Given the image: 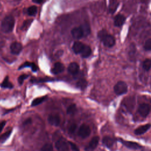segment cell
<instances>
[{
  "label": "cell",
  "mask_w": 151,
  "mask_h": 151,
  "mask_svg": "<svg viewBox=\"0 0 151 151\" xmlns=\"http://www.w3.org/2000/svg\"><path fill=\"white\" fill-rule=\"evenodd\" d=\"M11 132H12V130H10L6 132L3 134H2L0 136V143H4L9 137Z\"/></svg>",
  "instance_id": "obj_28"
},
{
  "label": "cell",
  "mask_w": 151,
  "mask_h": 151,
  "mask_svg": "<svg viewBox=\"0 0 151 151\" xmlns=\"http://www.w3.org/2000/svg\"><path fill=\"white\" fill-rule=\"evenodd\" d=\"M68 143L70 144V146L71 147V149H72L73 151H80V149L78 148V147L73 142H68Z\"/></svg>",
  "instance_id": "obj_35"
},
{
  "label": "cell",
  "mask_w": 151,
  "mask_h": 151,
  "mask_svg": "<svg viewBox=\"0 0 151 151\" xmlns=\"http://www.w3.org/2000/svg\"><path fill=\"white\" fill-rule=\"evenodd\" d=\"M119 4V2L117 1H111L110 2L109 10V12L111 14H113L117 9V8L118 7Z\"/></svg>",
  "instance_id": "obj_20"
},
{
  "label": "cell",
  "mask_w": 151,
  "mask_h": 151,
  "mask_svg": "<svg viewBox=\"0 0 151 151\" xmlns=\"http://www.w3.org/2000/svg\"><path fill=\"white\" fill-rule=\"evenodd\" d=\"M43 2H44L43 1H37V0H35V1H32V2L35 3V4H41V3H42Z\"/></svg>",
  "instance_id": "obj_38"
},
{
  "label": "cell",
  "mask_w": 151,
  "mask_h": 151,
  "mask_svg": "<svg viewBox=\"0 0 151 151\" xmlns=\"http://www.w3.org/2000/svg\"><path fill=\"white\" fill-rule=\"evenodd\" d=\"M142 67L145 71H149L151 68V59L147 58L143 62Z\"/></svg>",
  "instance_id": "obj_25"
},
{
  "label": "cell",
  "mask_w": 151,
  "mask_h": 151,
  "mask_svg": "<svg viewBox=\"0 0 151 151\" xmlns=\"http://www.w3.org/2000/svg\"><path fill=\"white\" fill-rule=\"evenodd\" d=\"M55 147L58 151H68V146L65 140L60 139L58 140L55 144Z\"/></svg>",
  "instance_id": "obj_6"
},
{
  "label": "cell",
  "mask_w": 151,
  "mask_h": 151,
  "mask_svg": "<svg viewBox=\"0 0 151 151\" xmlns=\"http://www.w3.org/2000/svg\"><path fill=\"white\" fill-rule=\"evenodd\" d=\"M139 114L143 117H146L150 111V106L147 103L140 104L138 108Z\"/></svg>",
  "instance_id": "obj_5"
},
{
  "label": "cell",
  "mask_w": 151,
  "mask_h": 151,
  "mask_svg": "<svg viewBox=\"0 0 151 151\" xmlns=\"http://www.w3.org/2000/svg\"><path fill=\"white\" fill-rule=\"evenodd\" d=\"M47 96H45L34 99L31 103V106H38V105L40 104L41 103H42V102H44L47 99Z\"/></svg>",
  "instance_id": "obj_22"
},
{
  "label": "cell",
  "mask_w": 151,
  "mask_h": 151,
  "mask_svg": "<svg viewBox=\"0 0 151 151\" xmlns=\"http://www.w3.org/2000/svg\"><path fill=\"white\" fill-rule=\"evenodd\" d=\"M48 123L55 126H58L60 124L61 119L58 114H51L48 117Z\"/></svg>",
  "instance_id": "obj_10"
},
{
  "label": "cell",
  "mask_w": 151,
  "mask_h": 151,
  "mask_svg": "<svg viewBox=\"0 0 151 151\" xmlns=\"http://www.w3.org/2000/svg\"><path fill=\"white\" fill-rule=\"evenodd\" d=\"M1 86L2 87V88H13L14 86H13V84L12 83H11L9 81V77L8 76H6L5 79L4 80L3 82L2 83Z\"/></svg>",
  "instance_id": "obj_21"
},
{
  "label": "cell",
  "mask_w": 151,
  "mask_h": 151,
  "mask_svg": "<svg viewBox=\"0 0 151 151\" xmlns=\"http://www.w3.org/2000/svg\"><path fill=\"white\" fill-rule=\"evenodd\" d=\"M144 48L147 51H151V38L146 40L144 44Z\"/></svg>",
  "instance_id": "obj_32"
},
{
  "label": "cell",
  "mask_w": 151,
  "mask_h": 151,
  "mask_svg": "<svg viewBox=\"0 0 151 151\" xmlns=\"http://www.w3.org/2000/svg\"><path fill=\"white\" fill-rule=\"evenodd\" d=\"M150 127H151L150 124H146L140 126L134 130V133L136 135L143 134L145 132H146L150 128Z\"/></svg>",
  "instance_id": "obj_13"
},
{
  "label": "cell",
  "mask_w": 151,
  "mask_h": 151,
  "mask_svg": "<svg viewBox=\"0 0 151 151\" xmlns=\"http://www.w3.org/2000/svg\"><path fill=\"white\" fill-rule=\"evenodd\" d=\"M84 45L85 44L80 41H75L73 45L72 49L76 54H80L84 48Z\"/></svg>",
  "instance_id": "obj_16"
},
{
  "label": "cell",
  "mask_w": 151,
  "mask_h": 151,
  "mask_svg": "<svg viewBox=\"0 0 151 151\" xmlns=\"http://www.w3.org/2000/svg\"><path fill=\"white\" fill-rule=\"evenodd\" d=\"M77 129V124L76 123H72L68 127V131L70 134H73L75 132Z\"/></svg>",
  "instance_id": "obj_33"
},
{
  "label": "cell",
  "mask_w": 151,
  "mask_h": 151,
  "mask_svg": "<svg viewBox=\"0 0 151 151\" xmlns=\"http://www.w3.org/2000/svg\"><path fill=\"white\" fill-rule=\"evenodd\" d=\"M41 151H53V147L50 143H46L43 145L41 149Z\"/></svg>",
  "instance_id": "obj_31"
},
{
  "label": "cell",
  "mask_w": 151,
  "mask_h": 151,
  "mask_svg": "<svg viewBox=\"0 0 151 151\" xmlns=\"http://www.w3.org/2000/svg\"><path fill=\"white\" fill-rule=\"evenodd\" d=\"M71 34L73 38L77 40L81 39L84 36L83 30L81 26L73 28L71 31Z\"/></svg>",
  "instance_id": "obj_7"
},
{
  "label": "cell",
  "mask_w": 151,
  "mask_h": 151,
  "mask_svg": "<svg viewBox=\"0 0 151 151\" xmlns=\"http://www.w3.org/2000/svg\"><path fill=\"white\" fill-rule=\"evenodd\" d=\"M81 27L82 28V29L83 30L84 36H87V35H88L90 34V26L88 24H87V23L83 24V25H81Z\"/></svg>",
  "instance_id": "obj_29"
},
{
  "label": "cell",
  "mask_w": 151,
  "mask_h": 151,
  "mask_svg": "<svg viewBox=\"0 0 151 151\" xmlns=\"http://www.w3.org/2000/svg\"><path fill=\"white\" fill-rule=\"evenodd\" d=\"M28 75L27 74H22V75H21L19 76V77L18 78V83L19 84H22L24 81L25 79H26L28 77Z\"/></svg>",
  "instance_id": "obj_34"
},
{
  "label": "cell",
  "mask_w": 151,
  "mask_h": 151,
  "mask_svg": "<svg viewBox=\"0 0 151 151\" xmlns=\"http://www.w3.org/2000/svg\"><path fill=\"white\" fill-rule=\"evenodd\" d=\"M136 48L135 44L134 43H131L130 45L129 46L128 48V54L130 57H134V54H136Z\"/></svg>",
  "instance_id": "obj_23"
},
{
  "label": "cell",
  "mask_w": 151,
  "mask_h": 151,
  "mask_svg": "<svg viewBox=\"0 0 151 151\" xmlns=\"http://www.w3.org/2000/svg\"><path fill=\"white\" fill-rule=\"evenodd\" d=\"M31 123V119H27L24 122V125H27L28 124H29Z\"/></svg>",
  "instance_id": "obj_37"
},
{
  "label": "cell",
  "mask_w": 151,
  "mask_h": 151,
  "mask_svg": "<svg viewBox=\"0 0 151 151\" xmlns=\"http://www.w3.org/2000/svg\"><path fill=\"white\" fill-rule=\"evenodd\" d=\"M126 21V17L122 14H117L114 18V25L116 27L123 25Z\"/></svg>",
  "instance_id": "obj_12"
},
{
  "label": "cell",
  "mask_w": 151,
  "mask_h": 151,
  "mask_svg": "<svg viewBox=\"0 0 151 151\" xmlns=\"http://www.w3.org/2000/svg\"><path fill=\"white\" fill-rule=\"evenodd\" d=\"M99 136H94L93 137L90 142H89L88 146H87L85 148L86 151H93L94 150L96 147L97 146L99 142Z\"/></svg>",
  "instance_id": "obj_8"
},
{
  "label": "cell",
  "mask_w": 151,
  "mask_h": 151,
  "mask_svg": "<svg viewBox=\"0 0 151 151\" xmlns=\"http://www.w3.org/2000/svg\"><path fill=\"white\" fill-rule=\"evenodd\" d=\"M113 89L114 93L117 95L120 96L127 93L128 87L125 82L123 81H119L114 85Z\"/></svg>",
  "instance_id": "obj_3"
},
{
  "label": "cell",
  "mask_w": 151,
  "mask_h": 151,
  "mask_svg": "<svg viewBox=\"0 0 151 151\" xmlns=\"http://www.w3.org/2000/svg\"><path fill=\"white\" fill-rule=\"evenodd\" d=\"M87 85V82L84 78H81L78 80L77 82V87L80 88V89H84Z\"/></svg>",
  "instance_id": "obj_24"
},
{
  "label": "cell",
  "mask_w": 151,
  "mask_h": 151,
  "mask_svg": "<svg viewBox=\"0 0 151 151\" xmlns=\"http://www.w3.org/2000/svg\"><path fill=\"white\" fill-rule=\"evenodd\" d=\"M24 67H30V68H31L32 71L34 72L37 71L38 70V67L37 66V65H35L34 63H30L28 61H25L24 64L21 65L20 67H19V69H21Z\"/></svg>",
  "instance_id": "obj_18"
},
{
  "label": "cell",
  "mask_w": 151,
  "mask_h": 151,
  "mask_svg": "<svg viewBox=\"0 0 151 151\" xmlns=\"http://www.w3.org/2000/svg\"><path fill=\"white\" fill-rule=\"evenodd\" d=\"M64 70V65L59 62L54 64L53 67L51 69V73L54 74H58L62 73Z\"/></svg>",
  "instance_id": "obj_14"
},
{
  "label": "cell",
  "mask_w": 151,
  "mask_h": 151,
  "mask_svg": "<svg viewBox=\"0 0 151 151\" xmlns=\"http://www.w3.org/2000/svg\"><path fill=\"white\" fill-rule=\"evenodd\" d=\"M5 124H6V121H2V122H0V133L2 130V129H3L4 127L5 126Z\"/></svg>",
  "instance_id": "obj_36"
},
{
  "label": "cell",
  "mask_w": 151,
  "mask_h": 151,
  "mask_svg": "<svg viewBox=\"0 0 151 151\" xmlns=\"http://www.w3.org/2000/svg\"><path fill=\"white\" fill-rule=\"evenodd\" d=\"M97 37L103 43L104 46L109 48L112 47L116 43L114 37L109 34L107 31L104 29H103L99 31L97 34Z\"/></svg>",
  "instance_id": "obj_1"
},
{
  "label": "cell",
  "mask_w": 151,
  "mask_h": 151,
  "mask_svg": "<svg viewBox=\"0 0 151 151\" xmlns=\"http://www.w3.org/2000/svg\"><path fill=\"white\" fill-rule=\"evenodd\" d=\"M91 54V49L90 46L84 45L83 49L82 50L80 55L83 58H87Z\"/></svg>",
  "instance_id": "obj_17"
},
{
  "label": "cell",
  "mask_w": 151,
  "mask_h": 151,
  "mask_svg": "<svg viewBox=\"0 0 151 151\" xmlns=\"http://www.w3.org/2000/svg\"><path fill=\"white\" fill-rule=\"evenodd\" d=\"M15 25V19L11 15L6 16L2 19L1 24V28L2 32L9 33L12 31Z\"/></svg>",
  "instance_id": "obj_2"
},
{
  "label": "cell",
  "mask_w": 151,
  "mask_h": 151,
  "mask_svg": "<svg viewBox=\"0 0 151 151\" xmlns=\"http://www.w3.org/2000/svg\"><path fill=\"white\" fill-rule=\"evenodd\" d=\"M32 22V19H27V20L23 22V24H22V25L21 27V29L22 30L27 29L29 27V26L31 24Z\"/></svg>",
  "instance_id": "obj_30"
},
{
  "label": "cell",
  "mask_w": 151,
  "mask_h": 151,
  "mask_svg": "<svg viewBox=\"0 0 151 151\" xmlns=\"http://www.w3.org/2000/svg\"><path fill=\"white\" fill-rule=\"evenodd\" d=\"M103 143L107 147H111L114 143V140L110 136H104L103 138Z\"/></svg>",
  "instance_id": "obj_19"
},
{
  "label": "cell",
  "mask_w": 151,
  "mask_h": 151,
  "mask_svg": "<svg viewBox=\"0 0 151 151\" xmlns=\"http://www.w3.org/2000/svg\"><path fill=\"white\" fill-rule=\"evenodd\" d=\"M22 50V45L18 42H14L10 45V50L12 54L14 55L19 54Z\"/></svg>",
  "instance_id": "obj_9"
},
{
  "label": "cell",
  "mask_w": 151,
  "mask_h": 151,
  "mask_svg": "<svg viewBox=\"0 0 151 151\" xmlns=\"http://www.w3.org/2000/svg\"><path fill=\"white\" fill-rule=\"evenodd\" d=\"M120 142L122 143L126 146L128 148L132 149H139L142 147V146L140 145L139 143L134 142H130V141H126L123 139H120Z\"/></svg>",
  "instance_id": "obj_11"
},
{
  "label": "cell",
  "mask_w": 151,
  "mask_h": 151,
  "mask_svg": "<svg viewBox=\"0 0 151 151\" xmlns=\"http://www.w3.org/2000/svg\"><path fill=\"white\" fill-rule=\"evenodd\" d=\"M90 133L91 129L90 127L86 124H81L78 130V135L83 139L86 138L88 136H89Z\"/></svg>",
  "instance_id": "obj_4"
},
{
  "label": "cell",
  "mask_w": 151,
  "mask_h": 151,
  "mask_svg": "<svg viewBox=\"0 0 151 151\" xmlns=\"http://www.w3.org/2000/svg\"><path fill=\"white\" fill-rule=\"evenodd\" d=\"M37 12V7L35 5L31 6L27 8V12L30 16H34Z\"/></svg>",
  "instance_id": "obj_26"
},
{
  "label": "cell",
  "mask_w": 151,
  "mask_h": 151,
  "mask_svg": "<svg viewBox=\"0 0 151 151\" xmlns=\"http://www.w3.org/2000/svg\"><path fill=\"white\" fill-rule=\"evenodd\" d=\"M79 65L76 62L71 63L68 67V71L72 75H75L77 74L79 71Z\"/></svg>",
  "instance_id": "obj_15"
},
{
  "label": "cell",
  "mask_w": 151,
  "mask_h": 151,
  "mask_svg": "<svg viewBox=\"0 0 151 151\" xmlns=\"http://www.w3.org/2000/svg\"><path fill=\"white\" fill-rule=\"evenodd\" d=\"M77 109L76 105L75 104H72L68 107L67 109V113L68 114H73L77 111Z\"/></svg>",
  "instance_id": "obj_27"
}]
</instances>
